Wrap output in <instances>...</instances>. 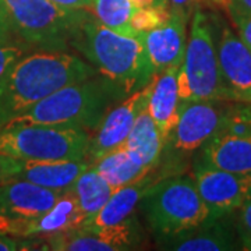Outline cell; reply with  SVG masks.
<instances>
[{
	"label": "cell",
	"instance_id": "6da1fadb",
	"mask_svg": "<svg viewBox=\"0 0 251 251\" xmlns=\"http://www.w3.org/2000/svg\"><path fill=\"white\" fill-rule=\"evenodd\" d=\"M92 75V67L66 50L42 49L20 57L0 81V128L54 91Z\"/></svg>",
	"mask_w": 251,
	"mask_h": 251
},
{
	"label": "cell",
	"instance_id": "7a4b0ae2",
	"mask_svg": "<svg viewBox=\"0 0 251 251\" xmlns=\"http://www.w3.org/2000/svg\"><path fill=\"white\" fill-rule=\"evenodd\" d=\"M70 45L126 95L141 90L155 75L141 35H125L109 29L90 14L81 23Z\"/></svg>",
	"mask_w": 251,
	"mask_h": 251
},
{
	"label": "cell",
	"instance_id": "3957f363",
	"mask_svg": "<svg viewBox=\"0 0 251 251\" xmlns=\"http://www.w3.org/2000/svg\"><path fill=\"white\" fill-rule=\"evenodd\" d=\"M127 97L108 78H95L72 82L54 91L20 113L7 126L60 125L75 126L94 133L116 99Z\"/></svg>",
	"mask_w": 251,
	"mask_h": 251
},
{
	"label": "cell",
	"instance_id": "277c9868",
	"mask_svg": "<svg viewBox=\"0 0 251 251\" xmlns=\"http://www.w3.org/2000/svg\"><path fill=\"white\" fill-rule=\"evenodd\" d=\"M140 204L150 229L163 242L214 219L194 180L186 176L159 179L145 193Z\"/></svg>",
	"mask_w": 251,
	"mask_h": 251
},
{
	"label": "cell",
	"instance_id": "5b68a950",
	"mask_svg": "<svg viewBox=\"0 0 251 251\" xmlns=\"http://www.w3.org/2000/svg\"><path fill=\"white\" fill-rule=\"evenodd\" d=\"M91 134L75 126L21 125L0 128V155L18 161L85 159Z\"/></svg>",
	"mask_w": 251,
	"mask_h": 251
},
{
	"label": "cell",
	"instance_id": "8992f818",
	"mask_svg": "<svg viewBox=\"0 0 251 251\" xmlns=\"http://www.w3.org/2000/svg\"><path fill=\"white\" fill-rule=\"evenodd\" d=\"M180 102L226 100L219 72L214 29L201 9L191 16L183 62L179 67Z\"/></svg>",
	"mask_w": 251,
	"mask_h": 251
},
{
	"label": "cell",
	"instance_id": "52a82bcc",
	"mask_svg": "<svg viewBox=\"0 0 251 251\" xmlns=\"http://www.w3.org/2000/svg\"><path fill=\"white\" fill-rule=\"evenodd\" d=\"M3 1L13 34L48 50H64L88 16L85 10L63 9L49 0Z\"/></svg>",
	"mask_w": 251,
	"mask_h": 251
},
{
	"label": "cell",
	"instance_id": "ba28073f",
	"mask_svg": "<svg viewBox=\"0 0 251 251\" xmlns=\"http://www.w3.org/2000/svg\"><path fill=\"white\" fill-rule=\"evenodd\" d=\"M62 196L17 177L0 183V233L23 237L28 225L46 214Z\"/></svg>",
	"mask_w": 251,
	"mask_h": 251
},
{
	"label": "cell",
	"instance_id": "9c48e42d",
	"mask_svg": "<svg viewBox=\"0 0 251 251\" xmlns=\"http://www.w3.org/2000/svg\"><path fill=\"white\" fill-rule=\"evenodd\" d=\"M194 183L211 216L224 218L251 198V173H234L198 163Z\"/></svg>",
	"mask_w": 251,
	"mask_h": 251
},
{
	"label": "cell",
	"instance_id": "30bf717a",
	"mask_svg": "<svg viewBox=\"0 0 251 251\" xmlns=\"http://www.w3.org/2000/svg\"><path fill=\"white\" fill-rule=\"evenodd\" d=\"M222 100L180 102L179 117L166 145L181 153L201 150L219 131L226 108ZM165 145V147H166Z\"/></svg>",
	"mask_w": 251,
	"mask_h": 251
},
{
	"label": "cell",
	"instance_id": "8fae6325",
	"mask_svg": "<svg viewBox=\"0 0 251 251\" xmlns=\"http://www.w3.org/2000/svg\"><path fill=\"white\" fill-rule=\"evenodd\" d=\"M151 82L141 90L127 95L122 103L110 108L106 112L98 128L94 131V135H91L88 152L85 156V159L91 165L105 153L125 145L126 140L134 126L135 119L147 108Z\"/></svg>",
	"mask_w": 251,
	"mask_h": 251
},
{
	"label": "cell",
	"instance_id": "7c38bea8",
	"mask_svg": "<svg viewBox=\"0 0 251 251\" xmlns=\"http://www.w3.org/2000/svg\"><path fill=\"white\" fill-rule=\"evenodd\" d=\"M215 44L225 99L251 103V49L227 25Z\"/></svg>",
	"mask_w": 251,
	"mask_h": 251
},
{
	"label": "cell",
	"instance_id": "4fadbf2b",
	"mask_svg": "<svg viewBox=\"0 0 251 251\" xmlns=\"http://www.w3.org/2000/svg\"><path fill=\"white\" fill-rule=\"evenodd\" d=\"M138 239L135 221L106 227H81L70 233L48 239V249L54 251H120L133 249Z\"/></svg>",
	"mask_w": 251,
	"mask_h": 251
},
{
	"label": "cell",
	"instance_id": "5bb4252c",
	"mask_svg": "<svg viewBox=\"0 0 251 251\" xmlns=\"http://www.w3.org/2000/svg\"><path fill=\"white\" fill-rule=\"evenodd\" d=\"M187 23L181 16L171 11V16L161 25L141 35L155 74L180 67L187 45Z\"/></svg>",
	"mask_w": 251,
	"mask_h": 251
},
{
	"label": "cell",
	"instance_id": "9a60e30c",
	"mask_svg": "<svg viewBox=\"0 0 251 251\" xmlns=\"http://www.w3.org/2000/svg\"><path fill=\"white\" fill-rule=\"evenodd\" d=\"M179 69H169L155 74L148 95L147 110L158 127L165 145L177 122L180 109Z\"/></svg>",
	"mask_w": 251,
	"mask_h": 251
},
{
	"label": "cell",
	"instance_id": "2e32d148",
	"mask_svg": "<svg viewBox=\"0 0 251 251\" xmlns=\"http://www.w3.org/2000/svg\"><path fill=\"white\" fill-rule=\"evenodd\" d=\"M88 222V216L84 214L75 196L72 191H64L59 200L46 214L36 218L28 225L23 237H46L70 233L84 227Z\"/></svg>",
	"mask_w": 251,
	"mask_h": 251
},
{
	"label": "cell",
	"instance_id": "e0dca14e",
	"mask_svg": "<svg viewBox=\"0 0 251 251\" xmlns=\"http://www.w3.org/2000/svg\"><path fill=\"white\" fill-rule=\"evenodd\" d=\"M91 163L87 159L78 161H21L13 177L24 179L53 190L57 193L69 191L74 183L87 171Z\"/></svg>",
	"mask_w": 251,
	"mask_h": 251
},
{
	"label": "cell",
	"instance_id": "ac0fdd59",
	"mask_svg": "<svg viewBox=\"0 0 251 251\" xmlns=\"http://www.w3.org/2000/svg\"><path fill=\"white\" fill-rule=\"evenodd\" d=\"M200 162L222 171L251 173V135L216 133L201 148Z\"/></svg>",
	"mask_w": 251,
	"mask_h": 251
},
{
	"label": "cell",
	"instance_id": "d6986e66",
	"mask_svg": "<svg viewBox=\"0 0 251 251\" xmlns=\"http://www.w3.org/2000/svg\"><path fill=\"white\" fill-rule=\"evenodd\" d=\"M159 180L153 171L144 177L133 181L127 186L117 188L112 193L108 202L102 206L98 214L92 216L87 222V227H106L113 225L123 224L131 219L137 205L141 202L145 193Z\"/></svg>",
	"mask_w": 251,
	"mask_h": 251
},
{
	"label": "cell",
	"instance_id": "ffe728a7",
	"mask_svg": "<svg viewBox=\"0 0 251 251\" xmlns=\"http://www.w3.org/2000/svg\"><path fill=\"white\" fill-rule=\"evenodd\" d=\"M222 218L211 219L187 233L175 237L168 243V250L177 251H219L234 250L236 239Z\"/></svg>",
	"mask_w": 251,
	"mask_h": 251
},
{
	"label": "cell",
	"instance_id": "44dd1931",
	"mask_svg": "<svg viewBox=\"0 0 251 251\" xmlns=\"http://www.w3.org/2000/svg\"><path fill=\"white\" fill-rule=\"evenodd\" d=\"M125 147L134 153L135 158L148 171H153L158 166L165 148V141L147 108L135 119Z\"/></svg>",
	"mask_w": 251,
	"mask_h": 251
},
{
	"label": "cell",
	"instance_id": "7402d4cb",
	"mask_svg": "<svg viewBox=\"0 0 251 251\" xmlns=\"http://www.w3.org/2000/svg\"><path fill=\"white\" fill-rule=\"evenodd\" d=\"M92 166L100 173V176L108 181L113 190L137 181L152 172L144 168L143 163L125 145L105 153L94 162Z\"/></svg>",
	"mask_w": 251,
	"mask_h": 251
},
{
	"label": "cell",
	"instance_id": "603a6c76",
	"mask_svg": "<svg viewBox=\"0 0 251 251\" xmlns=\"http://www.w3.org/2000/svg\"><path fill=\"white\" fill-rule=\"evenodd\" d=\"M70 191L75 196L81 209L90 219L95 214H98L102 206L108 202L115 190L110 187L108 181L91 165L87 171L81 173V176L70 188Z\"/></svg>",
	"mask_w": 251,
	"mask_h": 251
},
{
	"label": "cell",
	"instance_id": "cb8c5ba5",
	"mask_svg": "<svg viewBox=\"0 0 251 251\" xmlns=\"http://www.w3.org/2000/svg\"><path fill=\"white\" fill-rule=\"evenodd\" d=\"M91 11L99 23L125 35H135L130 25L134 7L130 0H92Z\"/></svg>",
	"mask_w": 251,
	"mask_h": 251
},
{
	"label": "cell",
	"instance_id": "d4e9b609",
	"mask_svg": "<svg viewBox=\"0 0 251 251\" xmlns=\"http://www.w3.org/2000/svg\"><path fill=\"white\" fill-rule=\"evenodd\" d=\"M169 16H171V10L165 4H158V6L147 7V9H138L134 10L130 20V25L135 32V35L140 36L161 25Z\"/></svg>",
	"mask_w": 251,
	"mask_h": 251
},
{
	"label": "cell",
	"instance_id": "484cf974",
	"mask_svg": "<svg viewBox=\"0 0 251 251\" xmlns=\"http://www.w3.org/2000/svg\"><path fill=\"white\" fill-rule=\"evenodd\" d=\"M23 57V50L10 42H0V81L6 77L10 69Z\"/></svg>",
	"mask_w": 251,
	"mask_h": 251
},
{
	"label": "cell",
	"instance_id": "4316f807",
	"mask_svg": "<svg viewBox=\"0 0 251 251\" xmlns=\"http://www.w3.org/2000/svg\"><path fill=\"white\" fill-rule=\"evenodd\" d=\"M205 0H165L166 4H169V10L172 13H176L186 21H188L193 13L201 7V4Z\"/></svg>",
	"mask_w": 251,
	"mask_h": 251
},
{
	"label": "cell",
	"instance_id": "83f0119b",
	"mask_svg": "<svg viewBox=\"0 0 251 251\" xmlns=\"http://www.w3.org/2000/svg\"><path fill=\"white\" fill-rule=\"evenodd\" d=\"M239 234L240 240L251 239V198L239 208Z\"/></svg>",
	"mask_w": 251,
	"mask_h": 251
},
{
	"label": "cell",
	"instance_id": "f1b7e54d",
	"mask_svg": "<svg viewBox=\"0 0 251 251\" xmlns=\"http://www.w3.org/2000/svg\"><path fill=\"white\" fill-rule=\"evenodd\" d=\"M225 10L230 18L251 16V0H227Z\"/></svg>",
	"mask_w": 251,
	"mask_h": 251
},
{
	"label": "cell",
	"instance_id": "f546056e",
	"mask_svg": "<svg viewBox=\"0 0 251 251\" xmlns=\"http://www.w3.org/2000/svg\"><path fill=\"white\" fill-rule=\"evenodd\" d=\"M234 27L237 29V34L242 38V41L251 49V16L244 17H232Z\"/></svg>",
	"mask_w": 251,
	"mask_h": 251
},
{
	"label": "cell",
	"instance_id": "4dcf8cb0",
	"mask_svg": "<svg viewBox=\"0 0 251 251\" xmlns=\"http://www.w3.org/2000/svg\"><path fill=\"white\" fill-rule=\"evenodd\" d=\"M20 163H21V161H18V159L0 155V183L3 180L13 177L17 173Z\"/></svg>",
	"mask_w": 251,
	"mask_h": 251
},
{
	"label": "cell",
	"instance_id": "1f68e13d",
	"mask_svg": "<svg viewBox=\"0 0 251 251\" xmlns=\"http://www.w3.org/2000/svg\"><path fill=\"white\" fill-rule=\"evenodd\" d=\"M13 34L10 17L6 4L3 0H0V42H9L10 35Z\"/></svg>",
	"mask_w": 251,
	"mask_h": 251
},
{
	"label": "cell",
	"instance_id": "d6a6232c",
	"mask_svg": "<svg viewBox=\"0 0 251 251\" xmlns=\"http://www.w3.org/2000/svg\"><path fill=\"white\" fill-rule=\"evenodd\" d=\"M29 244L25 242H20L11 239V236L0 233V251H16V250H27Z\"/></svg>",
	"mask_w": 251,
	"mask_h": 251
},
{
	"label": "cell",
	"instance_id": "836d02e7",
	"mask_svg": "<svg viewBox=\"0 0 251 251\" xmlns=\"http://www.w3.org/2000/svg\"><path fill=\"white\" fill-rule=\"evenodd\" d=\"M56 6L67 10H91L92 0H49Z\"/></svg>",
	"mask_w": 251,
	"mask_h": 251
},
{
	"label": "cell",
	"instance_id": "e575fe53",
	"mask_svg": "<svg viewBox=\"0 0 251 251\" xmlns=\"http://www.w3.org/2000/svg\"><path fill=\"white\" fill-rule=\"evenodd\" d=\"M134 10L138 9H147V7H152V6H158V4H165L168 6L163 0H130Z\"/></svg>",
	"mask_w": 251,
	"mask_h": 251
},
{
	"label": "cell",
	"instance_id": "d590c367",
	"mask_svg": "<svg viewBox=\"0 0 251 251\" xmlns=\"http://www.w3.org/2000/svg\"><path fill=\"white\" fill-rule=\"evenodd\" d=\"M211 3H214L215 6H218V7H221V9H225L226 7V1L227 0H209Z\"/></svg>",
	"mask_w": 251,
	"mask_h": 251
},
{
	"label": "cell",
	"instance_id": "8d00e7d4",
	"mask_svg": "<svg viewBox=\"0 0 251 251\" xmlns=\"http://www.w3.org/2000/svg\"><path fill=\"white\" fill-rule=\"evenodd\" d=\"M242 249H244V250H251V239H243Z\"/></svg>",
	"mask_w": 251,
	"mask_h": 251
}]
</instances>
